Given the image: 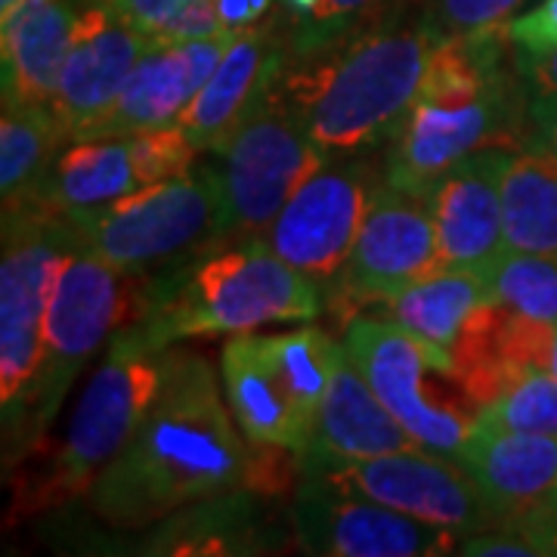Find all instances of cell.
I'll list each match as a JSON object with an SVG mask.
<instances>
[{"mask_svg": "<svg viewBox=\"0 0 557 557\" xmlns=\"http://www.w3.org/2000/svg\"><path fill=\"white\" fill-rule=\"evenodd\" d=\"M223 186L218 168L143 186L131 196L65 214L75 242L137 276L152 263L177 258L201 239L220 236Z\"/></svg>", "mask_w": 557, "mask_h": 557, "instance_id": "8", "label": "cell"}, {"mask_svg": "<svg viewBox=\"0 0 557 557\" xmlns=\"http://www.w3.org/2000/svg\"><path fill=\"white\" fill-rule=\"evenodd\" d=\"M220 159L223 214L220 236H263L285 201L298 193L329 156L304 131L295 112L267 100L211 149Z\"/></svg>", "mask_w": 557, "mask_h": 557, "instance_id": "9", "label": "cell"}, {"mask_svg": "<svg viewBox=\"0 0 557 557\" xmlns=\"http://www.w3.org/2000/svg\"><path fill=\"white\" fill-rule=\"evenodd\" d=\"M69 143L50 109L3 106L0 119V196L3 214L40 208L44 186Z\"/></svg>", "mask_w": 557, "mask_h": 557, "instance_id": "26", "label": "cell"}, {"mask_svg": "<svg viewBox=\"0 0 557 557\" xmlns=\"http://www.w3.org/2000/svg\"><path fill=\"white\" fill-rule=\"evenodd\" d=\"M282 75L285 44L276 38V32L267 25L245 28L174 124L186 131L201 152H208L270 100Z\"/></svg>", "mask_w": 557, "mask_h": 557, "instance_id": "19", "label": "cell"}, {"mask_svg": "<svg viewBox=\"0 0 557 557\" xmlns=\"http://www.w3.org/2000/svg\"><path fill=\"white\" fill-rule=\"evenodd\" d=\"M505 28L440 38L412 112L391 137L384 180L428 196L449 168L471 152L518 149L530 131V94L505 65Z\"/></svg>", "mask_w": 557, "mask_h": 557, "instance_id": "2", "label": "cell"}, {"mask_svg": "<svg viewBox=\"0 0 557 557\" xmlns=\"http://www.w3.org/2000/svg\"><path fill=\"white\" fill-rule=\"evenodd\" d=\"M143 189L127 137L72 139L44 186L40 208L72 214Z\"/></svg>", "mask_w": 557, "mask_h": 557, "instance_id": "24", "label": "cell"}, {"mask_svg": "<svg viewBox=\"0 0 557 557\" xmlns=\"http://www.w3.org/2000/svg\"><path fill=\"white\" fill-rule=\"evenodd\" d=\"M381 0H319V16L313 32L298 47L300 57H317L335 47V40L354 28L359 20H366Z\"/></svg>", "mask_w": 557, "mask_h": 557, "instance_id": "32", "label": "cell"}, {"mask_svg": "<svg viewBox=\"0 0 557 557\" xmlns=\"http://www.w3.org/2000/svg\"><path fill=\"white\" fill-rule=\"evenodd\" d=\"M421 449L416 437L399 424L394 412L379 399L372 384L357 369V362L341 357L329 394L322 399L317 428L300 461L325 458H375L391 453Z\"/></svg>", "mask_w": 557, "mask_h": 557, "instance_id": "22", "label": "cell"}, {"mask_svg": "<svg viewBox=\"0 0 557 557\" xmlns=\"http://www.w3.org/2000/svg\"><path fill=\"white\" fill-rule=\"evenodd\" d=\"M304 478H317L341 493L381 502L409 518L449 527L461 536L502 527L471 474L453 458L406 449L375 458L300 461Z\"/></svg>", "mask_w": 557, "mask_h": 557, "instance_id": "12", "label": "cell"}, {"mask_svg": "<svg viewBox=\"0 0 557 557\" xmlns=\"http://www.w3.org/2000/svg\"><path fill=\"white\" fill-rule=\"evenodd\" d=\"M236 428L211 362L174 350L159 399L87 496L94 515L137 530L239 486L248 458Z\"/></svg>", "mask_w": 557, "mask_h": 557, "instance_id": "1", "label": "cell"}, {"mask_svg": "<svg viewBox=\"0 0 557 557\" xmlns=\"http://www.w3.org/2000/svg\"><path fill=\"white\" fill-rule=\"evenodd\" d=\"M344 344L319 325L285 335L239 332L220 350L223 397L255 446L304 456Z\"/></svg>", "mask_w": 557, "mask_h": 557, "instance_id": "7", "label": "cell"}, {"mask_svg": "<svg viewBox=\"0 0 557 557\" xmlns=\"http://www.w3.org/2000/svg\"><path fill=\"white\" fill-rule=\"evenodd\" d=\"M236 35L239 32L193 40H152L134 65L115 106L94 121L81 139L131 137L174 124L183 109L196 100L205 81L214 75Z\"/></svg>", "mask_w": 557, "mask_h": 557, "instance_id": "16", "label": "cell"}, {"mask_svg": "<svg viewBox=\"0 0 557 557\" xmlns=\"http://www.w3.org/2000/svg\"><path fill=\"white\" fill-rule=\"evenodd\" d=\"M437 44L440 35L424 22L362 35L295 75H282L270 100L295 112L329 159H354L397 134L424 87Z\"/></svg>", "mask_w": 557, "mask_h": 557, "instance_id": "3", "label": "cell"}, {"mask_svg": "<svg viewBox=\"0 0 557 557\" xmlns=\"http://www.w3.org/2000/svg\"><path fill=\"white\" fill-rule=\"evenodd\" d=\"M515 60H533L557 50V0H542L536 10L505 25Z\"/></svg>", "mask_w": 557, "mask_h": 557, "instance_id": "33", "label": "cell"}, {"mask_svg": "<svg viewBox=\"0 0 557 557\" xmlns=\"http://www.w3.org/2000/svg\"><path fill=\"white\" fill-rule=\"evenodd\" d=\"M490 295L523 317L557 325V255L508 248L490 273Z\"/></svg>", "mask_w": 557, "mask_h": 557, "instance_id": "27", "label": "cell"}, {"mask_svg": "<svg viewBox=\"0 0 557 557\" xmlns=\"http://www.w3.org/2000/svg\"><path fill=\"white\" fill-rule=\"evenodd\" d=\"M458 555L465 557H539V552L518 536L508 527H493V530H480V533H468L458 542Z\"/></svg>", "mask_w": 557, "mask_h": 557, "instance_id": "34", "label": "cell"}, {"mask_svg": "<svg viewBox=\"0 0 557 557\" xmlns=\"http://www.w3.org/2000/svg\"><path fill=\"white\" fill-rule=\"evenodd\" d=\"M379 189V177L362 159L329 161L285 201L263 239L325 292L350 258Z\"/></svg>", "mask_w": 557, "mask_h": 557, "instance_id": "13", "label": "cell"}, {"mask_svg": "<svg viewBox=\"0 0 557 557\" xmlns=\"http://www.w3.org/2000/svg\"><path fill=\"white\" fill-rule=\"evenodd\" d=\"M530 134L557 156V97H530Z\"/></svg>", "mask_w": 557, "mask_h": 557, "instance_id": "38", "label": "cell"}, {"mask_svg": "<svg viewBox=\"0 0 557 557\" xmlns=\"http://www.w3.org/2000/svg\"><path fill=\"white\" fill-rule=\"evenodd\" d=\"M341 344L418 446L458 461L478 416L471 409H456L431 381V372L437 369L453 375V366L424 341L381 317L350 319Z\"/></svg>", "mask_w": 557, "mask_h": 557, "instance_id": "10", "label": "cell"}, {"mask_svg": "<svg viewBox=\"0 0 557 557\" xmlns=\"http://www.w3.org/2000/svg\"><path fill=\"white\" fill-rule=\"evenodd\" d=\"M121 22L152 40L211 38L223 28L214 0H100Z\"/></svg>", "mask_w": 557, "mask_h": 557, "instance_id": "28", "label": "cell"}, {"mask_svg": "<svg viewBox=\"0 0 557 557\" xmlns=\"http://www.w3.org/2000/svg\"><path fill=\"white\" fill-rule=\"evenodd\" d=\"M72 223L50 208L3 214L0 263V406L7 468L32 449V409L44 359V319L69 248Z\"/></svg>", "mask_w": 557, "mask_h": 557, "instance_id": "6", "label": "cell"}, {"mask_svg": "<svg viewBox=\"0 0 557 557\" xmlns=\"http://www.w3.org/2000/svg\"><path fill=\"white\" fill-rule=\"evenodd\" d=\"M545 505H552V508H557V493H555V496H552V498H548Z\"/></svg>", "mask_w": 557, "mask_h": 557, "instance_id": "40", "label": "cell"}, {"mask_svg": "<svg viewBox=\"0 0 557 557\" xmlns=\"http://www.w3.org/2000/svg\"><path fill=\"white\" fill-rule=\"evenodd\" d=\"M149 44L152 38L121 22L106 3H90L81 10L60 87L50 102V112L62 124L69 143L81 139L94 121L115 106Z\"/></svg>", "mask_w": 557, "mask_h": 557, "instance_id": "18", "label": "cell"}, {"mask_svg": "<svg viewBox=\"0 0 557 557\" xmlns=\"http://www.w3.org/2000/svg\"><path fill=\"white\" fill-rule=\"evenodd\" d=\"M171 354V347H152L134 325L112 338L109 354L90 375L69 418L57 456L20 496V515L90 496L97 478L119 458L159 399Z\"/></svg>", "mask_w": 557, "mask_h": 557, "instance_id": "5", "label": "cell"}, {"mask_svg": "<svg viewBox=\"0 0 557 557\" xmlns=\"http://www.w3.org/2000/svg\"><path fill=\"white\" fill-rule=\"evenodd\" d=\"M505 527L527 539L539 552V557H557V508L552 505L542 502L518 518L505 520Z\"/></svg>", "mask_w": 557, "mask_h": 557, "instance_id": "35", "label": "cell"}, {"mask_svg": "<svg viewBox=\"0 0 557 557\" xmlns=\"http://www.w3.org/2000/svg\"><path fill=\"white\" fill-rule=\"evenodd\" d=\"M511 149L490 146L449 168L424 196L434 214L443 270H468L490 278L505 242L502 218V168Z\"/></svg>", "mask_w": 557, "mask_h": 557, "instance_id": "17", "label": "cell"}, {"mask_svg": "<svg viewBox=\"0 0 557 557\" xmlns=\"http://www.w3.org/2000/svg\"><path fill=\"white\" fill-rule=\"evenodd\" d=\"M530 97H557V50L533 60H515Z\"/></svg>", "mask_w": 557, "mask_h": 557, "instance_id": "36", "label": "cell"}, {"mask_svg": "<svg viewBox=\"0 0 557 557\" xmlns=\"http://www.w3.org/2000/svg\"><path fill=\"white\" fill-rule=\"evenodd\" d=\"M78 16L75 0H25L0 16L3 106L50 109Z\"/></svg>", "mask_w": 557, "mask_h": 557, "instance_id": "20", "label": "cell"}, {"mask_svg": "<svg viewBox=\"0 0 557 557\" xmlns=\"http://www.w3.org/2000/svg\"><path fill=\"white\" fill-rule=\"evenodd\" d=\"M478 421L498 431L557 434V379L548 369H527L496 403L480 409Z\"/></svg>", "mask_w": 557, "mask_h": 557, "instance_id": "29", "label": "cell"}, {"mask_svg": "<svg viewBox=\"0 0 557 557\" xmlns=\"http://www.w3.org/2000/svg\"><path fill=\"white\" fill-rule=\"evenodd\" d=\"M502 218L511 251L557 255V156L530 137L502 168Z\"/></svg>", "mask_w": 557, "mask_h": 557, "instance_id": "23", "label": "cell"}, {"mask_svg": "<svg viewBox=\"0 0 557 557\" xmlns=\"http://www.w3.org/2000/svg\"><path fill=\"white\" fill-rule=\"evenodd\" d=\"M127 278L131 273L115 270L78 242L69 248L44 319V359L32 409V443H38L53 424L84 362L127 317Z\"/></svg>", "mask_w": 557, "mask_h": 557, "instance_id": "11", "label": "cell"}, {"mask_svg": "<svg viewBox=\"0 0 557 557\" xmlns=\"http://www.w3.org/2000/svg\"><path fill=\"white\" fill-rule=\"evenodd\" d=\"M440 242L434 214L424 196L403 193L384 180L369 214L362 220L357 245L341 276L329 285L332 307L387 304L421 278L440 273ZM325 288V292H329Z\"/></svg>", "mask_w": 557, "mask_h": 557, "instance_id": "14", "label": "cell"}, {"mask_svg": "<svg viewBox=\"0 0 557 557\" xmlns=\"http://www.w3.org/2000/svg\"><path fill=\"white\" fill-rule=\"evenodd\" d=\"M322 304V285L255 236L161 278L146 295L134 329L152 347H174L177 341L255 332L270 322H313Z\"/></svg>", "mask_w": 557, "mask_h": 557, "instance_id": "4", "label": "cell"}, {"mask_svg": "<svg viewBox=\"0 0 557 557\" xmlns=\"http://www.w3.org/2000/svg\"><path fill=\"white\" fill-rule=\"evenodd\" d=\"M273 3L276 0H214L223 28H233V32L258 28L260 20L270 13Z\"/></svg>", "mask_w": 557, "mask_h": 557, "instance_id": "37", "label": "cell"}, {"mask_svg": "<svg viewBox=\"0 0 557 557\" xmlns=\"http://www.w3.org/2000/svg\"><path fill=\"white\" fill-rule=\"evenodd\" d=\"M490 298L493 295L486 276L468 270H440L434 276L409 285L384 307L391 322H397L399 329L424 341L434 354L453 366V350L465 322Z\"/></svg>", "mask_w": 557, "mask_h": 557, "instance_id": "25", "label": "cell"}, {"mask_svg": "<svg viewBox=\"0 0 557 557\" xmlns=\"http://www.w3.org/2000/svg\"><path fill=\"white\" fill-rule=\"evenodd\" d=\"M131 152L137 164V177L143 186H152L161 180L189 174L193 164L199 159V146L186 137V131L180 124L156 127V131H143L131 134Z\"/></svg>", "mask_w": 557, "mask_h": 557, "instance_id": "30", "label": "cell"}, {"mask_svg": "<svg viewBox=\"0 0 557 557\" xmlns=\"http://www.w3.org/2000/svg\"><path fill=\"white\" fill-rule=\"evenodd\" d=\"M523 0H431L424 25L440 38L505 28Z\"/></svg>", "mask_w": 557, "mask_h": 557, "instance_id": "31", "label": "cell"}, {"mask_svg": "<svg viewBox=\"0 0 557 557\" xmlns=\"http://www.w3.org/2000/svg\"><path fill=\"white\" fill-rule=\"evenodd\" d=\"M548 372L557 379V329H555V344H552V359H548Z\"/></svg>", "mask_w": 557, "mask_h": 557, "instance_id": "39", "label": "cell"}, {"mask_svg": "<svg viewBox=\"0 0 557 557\" xmlns=\"http://www.w3.org/2000/svg\"><path fill=\"white\" fill-rule=\"evenodd\" d=\"M458 465L471 474L502 527L557 493V434L498 431L478 421Z\"/></svg>", "mask_w": 557, "mask_h": 557, "instance_id": "21", "label": "cell"}, {"mask_svg": "<svg viewBox=\"0 0 557 557\" xmlns=\"http://www.w3.org/2000/svg\"><path fill=\"white\" fill-rule=\"evenodd\" d=\"M300 548L325 557H440L458 552L461 533L409 518L381 502L304 478L295 498Z\"/></svg>", "mask_w": 557, "mask_h": 557, "instance_id": "15", "label": "cell"}]
</instances>
